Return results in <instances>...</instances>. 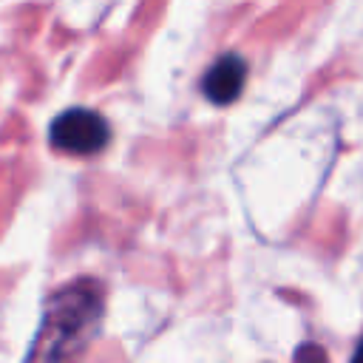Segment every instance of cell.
<instances>
[{
	"label": "cell",
	"instance_id": "obj_1",
	"mask_svg": "<svg viewBox=\"0 0 363 363\" xmlns=\"http://www.w3.org/2000/svg\"><path fill=\"white\" fill-rule=\"evenodd\" d=\"M102 315V292L94 281H77L57 292L45 309L28 363H74L88 346Z\"/></svg>",
	"mask_w": 363,
	"mask_h": 363
},
{
	"label": "cell",
	"instance_id": "obj_3",
	"mask_svg": "<svg viewBox=\"0 0 363 363\" xmlns=\"http://www.w3.org/2000/svg\"><path fill=\"white\" fill-rule=\"evenodd\" d=\"M244 79H247V62L238 57V54H221L210 71L204 74L201 79V91L210 102L216 105H227L233 102L241 88H244Z\"/></svg>",
	"mask_w": 363,
	"mask_h": 363
},
{
	"label": "cell",
	"instance_id": "obj_4",
	"mask_svg": "<svg viewBox=\"0 0 363 363\" xmlns=\"http://www.w3.org/2000/svg\"><path fill=\"white\" fill-rule=\"evenodd\" d=\"M352 363H363V343L357 346V352H354V357H352Z\"/></svg>",
	"mask_w": 363,
	"mask_h": 363
},
{
	"label": "cell",
	"instance_id": "obj_2",
	"mask_svg": "<svg viewBox=\"0 0 363 363\" xmlns=\"http://www.w3.org/2000/svg\"><path fill=\"white\" fill-rule=\"evenodd\" d=\"M51 145L71 156H94L108 147L111 128L108 119L91 108H68L51 122Z\"/></svg>",
	"mask_w": 363,
	"mask_h": 363
}]
</instances>
